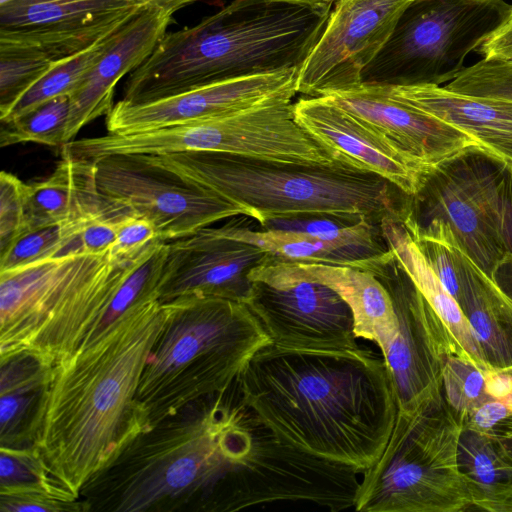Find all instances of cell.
<instances>
[{
	"label": "cell",
	"instance_id": "cell-1",
	"mask_svg": "<svg viewBox=\"0 0 512 512\" xmlns=\"http://www.w3.org/2000/svg\"><path fill=\"white\" fill-rule=\"evenodd\" d=\"M243 403L280 440L361 472L376 463L398 408L383 357L363 348L258 350L239 376Z\"/></svg>",
	"mask_w": 512,
	"mask_h": 512
},
{
	"label": "cell",
	"instance_id": "cell-2",
	"mask_svg": "<svg viewBox=\"0 0 512 512\" xmlns=\"http://www.w3.org/2000/svg\"><path fill=\"white\" fill-rule=\"evenodd\" d=\"M167 308L136 306L101 338L54 365L34 448L69 502L147 429L137 391Z\"/></svg>",
	"mask_w": 512,
	"mask_h": 512
},
{
	"label": "cell",
	"instance_id": "cell-3",
	"mask_svg": "<svg viewBox=\"0 0 512 512\" xmlns=\"http://www.w3.org/2000/svg\"><path fill=\"white\" fill-rule=\"evenodd\" d=\"M239 378L136 436L82 488L84 511L212 512L245 436Z\"/></svg>",
	"mask_w": 512,
	"mask_h": 512
},
{
	"label": "cell",
	"instance_id": "cell-4",
	"mask_svg": "<svg viewBox=\"0 0 512 512\" xmlns=\"http://www.w3.org/2000/svg\"><path fill=\"white\" fill-rule=\"evenodd\" d=\"M330 12L280 0H232L191 27L166 32L124 84L141 103L196 86L300 68Z\"/></svg>",
	"mask_w": 512,
	"mask_h": 512
},
{
	"label": "cell",
	"instance_id": "cell-5",
	"mask_svg": "<svg viewBox=\"0 0 512 512\" xmlns=\"http://www.w3.org/2000/svg\"><path fill=\"white\" fill-rule=\"evenodd\" d=\"M149 162L246 208L260 225L273 219L334 215L380 223L404 219L407 195L378 174L338 158L278 161L221 152L143 155Z\"/></svg>",
	"mask_w": 512,
	"mask_h": 512
},
{
	"label": "cell",
	"instance_id": "cell-6",
	"mask_svg": "<svg viewBox=\"0 0 512 512\" xmlns=\"http://www.w3.org/2000/svg\"><path fill=\"white\" fill-rule=\"evenodd\" d=\"M147 248L131 258L75 252L1 272L0 355L32 350L57 365L89 346Z\"/></svg>",
	"mask_w": 512,
	"mask_h": 512
},
{
	"label": "cell",
	"instance_id": "cell-7",
	"mask_svg": "<svg viewBox=\"0 0 512 512\" xmlns=\"http://www.w3.org/2000/svg\"><path fill=\"white\" fill-rule=\"evenodd\" d=\"M163 304L166 322L137 391L147 429L188 403L231 387L254 354L271 343L244 303L189 296Z\"/></svg>",
	"mask_w": 512,
	"mask_h": 512
},
{
	"label": "cell",
	"instance_id": "cell-8",
	"mask_svg": "<svg viewBox=\"0 0 512 512\" xmlns=\"http://www.w3.org/2000/svg\"><path fill=\"white\" fill-rule=\"evenodd\" d=\"M403 224L443 225L488 277L512 255V167L481 148L430 169Z\"/></svg>",
	"mask_w": 512,
	"mask_h": 512
},
{
	"label": "cell",
	"instance_id": "cell-9",
	"mask_svg": "<svg viewBox=\"0 0 512 512\" xmlns=\"http://www.w3.org/2000/svg\"><path fill=\"white\" fill-rule=\"evenodd\" d=\"M512 5L504 0H412L390 37L364 69L362 83L441 85L465 68L503 23Z\"/></svg>",
	"mask_w": 512,
	"mask_h": 512
},
{
	"label": "cell",
	"instance_id": "cell-10",
	"mask_svg": "<svg viewBox=\"0 0 512 512\" xmlns=\"http://www.w3.org/2000/svg\"><path fill=\"white\" fill-rule=\"evenodd\" d=\"M360 473L283 442L249 409L242 449L217 493L212 512L279 501H306L332 512L342 511L355 506Z\"/></svg>",
	"mask_w": 512,
	"mask_h": 512
},
{
	"label": "cell",
	"instance_id": "cell-11",
	"mask_svg": "<svg viewBox=\"0 0 512 512\" xmlns=\"http://www.w3.org/2000/svg\"><path fill=\"white\" fill-rule=\"evenodd\" d=\"M245 303L271 343L291 350L360 348L351 309L328 285L308 278L290 261L270 254L249 273Z\"/></svg>",
	"mask_w": 512,
	"mask_h": 512
},
{
	"label": "cell",
	"instance_id": "cell-12",
	"mask_svg": "<svg viewBox=\"0 0 512 512\" xmlns=\"http://www.w3.org/2000/svg\"><path fill=\"white\" fill-rule=\"evenodd\" d=\"M93 162L100 193L150 221L160 241L189 236L237 215L251 217L246 208L180 178L143 155H108Z\"/></svg>",
	"mask_w": 512,
	"mask_h": 512
},
{
	"label": "cell",
	"instance_id": "cell-13",
	"mask_svg": "<svg viewBox=\"0 0 512 512\" xmlns=\"http://www.w3.org/2000/svg\"><path fill=\"white\" fill-rule=\"evenodd\" d=\"M412 0H338L298 69L296 90L324 97L362 84V73Z\"/></svg>",
	"mask_w": 512,
	"mask_h": 512
},
{
	"label": "cell",
	"instance_id": "cell-14",
	"mask_svg": "<svg viewBox=\"0 0 512 512\" xmlns=\"http://www.w3.org/2000/svg\"><path fill=\"white\" fill-rule=\"evenodd\" d=\"M299 68L243 76L196 86L141 103L119 100L106 116L107 133L130 134L233 114L297 93Z\"/></svg>",
	"mask_w": 512,
	"mask_h": 512
},
{
	"label": "cell",
	"instance_id": "cell-15",
	"mask_svg": "<svg viewBox=\"0 0 512 512\" xmlns=\"http://www.w3.org/2000/svg\"><path fill=\"white\" fill-rule=\"evenodd\" d=\"M268 253L208 226L167 242L158 299L161 303L189 297H217L246 303L252 282L250 271Z\"/></svg>",
	"mask_w": 512,
	"mask_h": 512
},
{
	"label": "cell",
	"instance_id": "cell-16",
	"mask_svg": "<svg viewBox=\"0 0 512 512\" xmlns=\"http://www.w3.org/2000/svg\"><path fill=\"white\" fill-rule=\"evenodd\" d=\"M324 97L385 135L428 170L467 150L483 149L464 131L400 99L387 85L362 83Z\"/></svg>",
	"mask_w": 512,
	"mask_h": 512
},
{
	"label": "cell",
	"instance_id": "cell-17",
	"mask_svg": "<svg viewBox=\"0 0 512 512\" xmlns=\"http://www.w3.org/2000/svg\"><path fill=\"white\" fill-rule=\"evenodd\" d=\"M294 112L297 122L337 158L380 175L407 195L422 188L428 169L326 97H302Z\"/></svg>",
	"mask_w": 512,
	"mask_h": 512
},
{
	"label": "cell",
	"instance_id": "cell-18",
	"mask_svg": "<svg viewBox=\"0 0 512 512\" xmlns=\"http://www.w3.org/2000/svg\"><path fill=\"white\" fill-rule=\"evenodd\" d=\"M180 5L153 1L128 23L119 40L102 56L70 94L65 144L81 129L112 110L116 84L140 66L167 32Z\"/></svg>",
	"mask_w": 512,
	"mask_h": 512
},
{
	"label": "cell",
	"instance_id": "cell-19",
	"mask_svg": "<svg viewBox=\"0 0 512 512\" xmlns=\"http://www.w3.org/2000/svg\"><path fill=\"white\" fill-rule=\"evenodd\" d=\"M389 291L398 318V332L381 350L394 390L398 412L414 414L425 396L422 348L425 298L394 257L376 275Z\"/></svg>",
	"mask_w": 512,
	"mask_h": 512
},
{
	"label": "cell",
	"instance_id": "cell-20",
	"mask_svg": "<svg viewBox=\"0 0 512 512\" xmlns=\"http://www.w3.org/2000/svg\"><path fill=\"white\" fill-rule=\"evenodd\" d=\"M389 88L415 108L464 131L512 167V101L462 94L441 85Z\"/></svg>",
	"mask_w": 512,
	"mask_h": 512
},
{
	"label": "cell",
	"instance_id": "cell-21",
	"mask_svg": "<svg viewBox=\"0 0 512 512\" xmlns=\"http://www.w3.org/2000/svg\"><path fill=\"white\" fill-rule=\"evenodd\" d=\"M53 368L32 350L0 355V448L34 447Z\"/></svg>",
	"mask_w": 512,
	"mask_h": 512
},
{
	"label": "cell",
	"instance_id": "cell-22",
	"mask_svg": "<svg viewBox=\"0 0 512 512\" xmlns=\"http://www.w3.org/2000/svg\"><path fill=\"white\" fill-rule=\"evenodd\" d=\"M249 216L237 215L219 225L222 231L248 242L280 259L296 262L323 263L350 266L368 270L375 275L383 271L393 259L388 245L373 246L341 241L323 240L308 234L251 228Z\"/></svg>",
	"mask_w": 512,
	"mask_h": 512
},
{
	"label": "cell",
	"instance_id": "cell-23",
	"mask_svg": "<svg viewBox=\"0 0 512 512\" xmlns=\"http://www.w3.org/2000/svg\"><path fill=\"white\" fill-rule=\"evenodd\" d=\"M304 276L335 290L351 309L357 338L383 350L398 332V318L385 285L372 272L360 268L290 261Z\"/></svg>",
	"mask_w": 512,
	"mask_h": 512
},
{
	"label": "cell",
	"instance_id": "cell-24",
	"mask_svg": "<svg viewBox=\"0 0 512 512\" xmlns=\"http://www.w3.org/2000/svg\"><path fill=\"white\" fill-rule=\"evenodd\" d=\"M382 235L394 257L405 270L428 305L449 326L465 350L477 360L482 356L468 318L460 304L442 286L401 219L387 216L380 222Z\"/></svg>",
	"mask_w": 512,
	"mask_h": 512
},
{
	"label": "cell",
	"instance_id": "cell-25",
	"mask_svg": "<svg viewBox=\"0 0 512 512\" xmlns=\"http://www.w3.org/2000/svg\"><path fill=\"white\" fill-rule=\"evenodd\" d=\"M153 1L165 2L163 0H11L0 5V31L79 26L142 8Z\"/></svg>",
	"mask_w": 512,
	"mask_h": 512
},
{
	"label": "cell",
	"instance_id": "cell-26",
	"mask_svg": "<svg viewBox=\"0 0 512 512\" xmlns=\"http://www.w3.org/2000/svg\"><path fill=\"white\" fill-rule=\"evenodd\" d=\"M130 21L102 35L86 48L56 61L30 89L0 110L1 124L12 122L54 98L70 96L87 73L119 40Z\"/></svg>",
	"mask_w": 512,
	"mask_h": 512
},
{
	"label": "cell",
	"instance_id": "cell-27",
	"mask_svg": "<svg viewBox=\"0 0 512 512\" xmlns=\"http://www.w3.org/2000/svg\"><path fill=\"white\" fill-rule=\"evenodd\" d=\"M83 221L26 231L0 253V273L11 271L36 261L82 252L80 232Z\"/></svg>",
	"mask_w": 512,
	"mask_h": 512
},
{
	"label": "cell",
	"instance_id": "cell-28",
	"mask_svg": "<svg viewBox=\"0 0 512 512\" xmlns=\"http://www.w3.org/2000/svg\"><path fill=\"white\" fill-rule=\"evenodd\" d=\"M69 112V95L45 102L22 117L1 124L0 146L36 143L62 148Z\"/></svg>",
	"mask_w": 512,
	"mask_h": 512
},
{
	"label": "cell",
	"instance_id": "cell-29",
	"mask_svg": "<svg viewBox=\"0 0 512 512\" xmlns=\"http://www.w3.org/2000/svg\"><path fill=\"white\" fill-rule=\"evenodd\" d=\"M16 492L47 493L66 501L34 447L0 448V493Z\"/></svg>",
	"mask_w": 512,
	"mask_h": 512
},
{
	"label": "cell",
	"instance_id": "cell-30",
	"mask_svg": "<svg viewBox=\"0 0 512 512\" xmlns=\"http://www.w3.org/2000/svg\"><path fill=\"white\" fill-rule=\"evenodd\" d=\"M56 61L25 49H0V110L40 80Z\"/></svg>",
	"mask_w": 512,
	"mask_h": 512
},
{
	"label": "cell",
	"instance_id": "cell-31",
	"mask_svg": "<svg viewBox=\"0 0 512 512\" xmlns=\"http://www.w3.org/2000/svg\"><path fill=\"white\" fill-rule=\"evenodd\" d=\"M444 87L462 94L512 101V63L481 59L465 67Z\"/></svg>",
	"mask_w": 512,
	"mask_h": 512
},
{
	"label": "cell",
	"instance_id": "cell-32",
	"mask_svg": "<svg viewBox=\"0 0 512 512\" xmlns=\"http://www.w3.org/2000/svg\"><path fill=\"white\" fill-rule=\"evenodd\" d=\"M27 231L26 183L15 175L0 173V253Z\"/></svg>",
	"mask_w": 512,
	"mask_h": 512
},
{
	"label": "cell",
	"instance_id": "cell-33",
	"mask_svg": "<svg viewBox=\"0 0 512 512\" xmlns=\"http://www.w3.org/2000/svg\"><path fill=\"white\" fill-rule=\"evenodd\" d=\"M158 240L150 221L128 213L116 222V239L110 253L116 258L134 257Z\"/></svg>",
	"mask_w": 512,
	"mask_h": 512
},
{
	"label": "cell",
	"instance_id": "cell-34",
	"mask_svg": "<svg viewBox=\"0 0 512 512\" xmlns=\"http://www.w3.org/2000/svg\"><path fill=\"white\" fill-rule=\"evenodd\" d=\"M130 212L99 213L87 217L80 232L82 252L104 254L110 252L116 239V222Z\"/></svg>",
	"mask_w": 512,
	"mask_h": 512
},
{
	"label": "cell",
	"instance_id": "cell-35",
	"mask_svg": "<svg viewBox=\"0 0 512 512\" xmlns=\"http://www.w3.org/2000/svg\"><path fill=\"white\" fill-rule=\"evenodd\" d=\"M84 511L82 503L67 502L40 492L0 493V512Z\"/></svg>",
	"mask_w": 512,
	"mask_h": 512
},
{
	"label": "cell",
	"instance_id": "cell-36",
	"mask_svg": "<svg viewBox=\"0 0 512 512\" xmlns=\"http://www.w3.org/2000/svg\"><path fill=\"white\" fill-rule=\"evenodd\" d=\"M482 59L512 62V8L503 23L477 49Z\"/></svg>",
	"mask_w": 512,
	"mask_h": 512
},
{
	"label": "cell",
	"instance_id": "cell-37",
	"mask_svg": "<svg viewBox=\"0 0 512 512\" xmlns=\"http://www.w3.org/2000/svg\"><path fill=\"white\" fill-rule=\"evenodd\" d=\"M461 386H457L456 392L450 394L453 401L462 403L463 396L466 400H473L479 397L484 387V378L482 374L475 370L469 369L464 365V377L459 379Z\"/></svg>",
	"mask_w": 512,
	"mask_h": 512
},
{
	"label": "cell",
	"instance_id": "cell-38",
	"mask_svg": "<svg viewBox=\"0 0 512 512\" xmlns=\"http://www.w3.org/2000/svg\"><path fill=\"white\" fill-rule=\"evenodd\" d=\"M468 321L478 342L488 343L491 341L493 327L489 314L485 310L481 308L470 309Z\"/></svg>",
	"mask_w": 512,
	"mask_h": 512
},
{
	"label": "cell",
	"instance_id": "cell-39",
	"mask_svg": "<svg viewBox=\"0 0 512 512\" xmlns=\"http://www.w3.org/2000/svg\"><path fill=\"white\" fill-rule=\"evenodd\" d=\"M508 407L501 402H490L483 405L475 414L476 423L483 428H488L504 418Z\"/></svg>",
	"mask_w": 512,
	"mask_h": 512
},
{
	"label": "cell",
	"instance_id": "cell-40",
	"mask_svg": "<svg viewBox=\"0 0 512 512\" xmlns=\"http://www.w3.org/2000/svg\"><path fill=\"white\" fill-rule=\"evenodd\" d=\"M473 469L483 483H491L495 479L496 470L493 461L485 453H477L473 459Z\"/></svg>",
	"mask_w": 512,
	"mask_h": 512
},
{
	"label": "cell",
	"instance_id": "cell-41",
	"mask_svg": "<svg viewBox=\"0 0 512 512\" xmlns=\"http://www.w3.org/2000/svg\"><path fill=\"white\" fill-rule=\"evenodd\" d=\"M487 390L493 396L502 397L512 390V378L503 375L495 376L489 381Z\"/></svg>",
	"mask_w": 512,
	"mask_h": 512
},
{
	"label": "cell",
	"instance_id": "cell-42",
	"mask_svg": "<svg viewBox=\"0 0 512 512\" xmlns=\"http://www.w3.org/2000/svg\"><path fill=\"white\" fill-rule=\"evenodd\" d=\"M293 4L308 6L318 11L331 12L338 0H280Z\"/></svg>",
	"mask_w": 512,
	"mask_h": 512
},
{
	"label": "cell",
	"instance_id": "cell-43",
	"mask_svg": "<svg viewBox=\"0 0 512 512\" xmlns=\"http://www.w3.org/2000/svg\"><path fill=\"white\" fill-rule=\"evenodd\" d=\"M163 1L168 2V3L178 4L182 7H185L186 5L191 4L192 2H194L196 0H163Z\"/></svg>",
	"mask_w": 512,
	"mask_h": 512
},
{
	"label": "cell",
	"instance_id": "cell-44",
	"mask_svg": "<svg viewBox=\"0 0 512 512\" xmlns=\"http://www.w3.org/2000/svg\"><path fill=\"white\" fill-rule=\"evenodd\" d=\"M9 1H11V0H0V5H3V4H5V3L9 2Z\"/></svg>",
	"mask_w": 512,
	"mask_h": 512
},
{
	"label": "cell",
	"instance_id": "cell-45",
	"mask_svg": "<svg viewBox=\"0 0 512 512\" xmlns=\"http://www.w3.org/2000/svg\"><path fill=\"white\" fill-rule=\"evenodd\" d=\"M511 398H512V395H511Z\"/></svg>",
	"mask_w": 512,
	"mask_h": 512
},
{
	"label": "cell",
	"instance_id": "cell-46",
	"mask_svg": "<svg viewBox=\"0 0 512 512\" xmlns=\"http://www.w3.org/2000/svg\"><path fill=\"white\" fill-rule=\"evenodd\" d=\"M512 63V62H511Z\"/></svg>",
	"mask_w": 512,
	"mask_h": 512
}]
</instances>
